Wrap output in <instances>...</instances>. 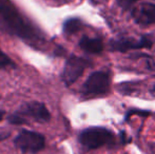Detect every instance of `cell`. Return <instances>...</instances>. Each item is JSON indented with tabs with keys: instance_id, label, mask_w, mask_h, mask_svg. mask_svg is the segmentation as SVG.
<instances>
[{
	"instance_id": "1",
	"label": "cell",
	"mask_w": 155,
	"mask_h": 154,
	"mask_svg": "<svg viewBox=\"0 0 155 154\" xmlns=\"http://www.w3.org/2000/svg\"><path fill=\"white\" fill-rule=\"evenodd\" d=\"M0 27L8 33L31 43L42 41L41 34L25 20L8 0H0Z\"/></svg>"
},
{
	"instance_id": "2",
	"label": "cell",
	"mask_w": 155,
	"mask_h": 154,
	"mask_svg": "<svg viewBox=\"0 0 155 154\" xmlns=\"http://www.w3.org/2000/svg\"><path fill=\"white\" fill-rule=\"evenodd\" d=\"M78 142L86 150H96L101 147L112 148L116 138L111 130L104 127H90L82 130L78 135Z\"/></svg>"
},
{
	"instance_id": "3",
	"label": "cell",
	"mask_w": 155,
	"mask_h": 154,
	"mask_svg": "<svg viewBox=\"0 0 155 154\" xmlns=\"http://www.w3.org/2000/svg\"><path fill=\"white\" fill-rule=\"evenodd\" d=\"M14 145L23 154H35L45 149V137L38 132L22 130L15 137Z\"/></svg>"
},
{
	"instance_id": "4",
	"label": "cell",
	"mask_w": 155,
	"mask_h": 154,
	"mask_svg": "<svg viewBox=\"0 0 155 154\" xmlns=\"http://www.w3.org/2000/svg\"><path fill=\"white\" fill-rule=\"evenodd\" d=\"M92 66L89 59L78 56H71L65 62L62 72V80L67 86H71L84 73V69Z\"/></svg>"
},
{
	"instance_id": "5",
	"label": "cell",
	"mask_w": 155,
	"mask_h": 154,
	"mask_svg": "<svg viewBox=\"0 0 155 154\" xmlns=\"http://www.w3.org/2000/svg\"><path fill=\"white\" fill-rule=\"evenodd\" d=\"M16 113L22 116L27 121L28 117L37 123H48L51 119L49 110L42 103H39V101H31V103H25Z\"/></svg>"
},
{
	"instance_id": "6",
	"label": "cell",
	"mask_w": 155,
	"mask_h": 154,
	"mask_svg": "<svg viewBox=\"0 0 155 154\" xmlns=\"http://www.w3.org/2000/svg\"><path fill=\"white\" fill-rule=\"evenodd\" d=\"M110 88V78L106 72L98 71L94 72L84 84V91L89 94H104L109 91Z\"/></svg>"
},
{
	"instance_id": "7",
	"label": "cell",
	"mask_w": 155,
	"mask_h": 154,
	"mask_svg": "<svg viewBox=\"0 0 155 154\" xmlns=\"http://www.w3.org/2000/svg\"><path fill=\"white\" fill-rule=\"evenodd\" d=\"M152 47V41L147 37H141L138 40L128 37H119L112 39L110 41L111 51L127 52L129 50L137 49H150Z\"/></svg>"
},
{
	"instance_id": "8",
	"label": "cell",
	"mask_w": 155,
	"mask_h": 154,
	"mask_svg": "<svg viewBox=\"0 0 155 154\" xmlns=\"http://www.w3.org/2000/svg\"><path fill=\"white\" fill-rule=\"evenodd\" d=\"M132 17L138 25H153L155 23V3L146 2L133 8Z\"/></svg>"
},
{
	"instance_id": "9",
	"label": "cell",
	"mask_w": 155,
	"mask_h": 154,
	"mask_svg": "<svg viewBox=\"0 0 155 154\" xmlns=\"http://www.w3.org/2000/svg\"><path fill=\"white\" fill-rule=\"evenodd\" d=\"M79 47L88 53L98 54L104 50V43L98 38H90L84 36L80 39Z\"/></svg>"
},
{
	"instance_id": "10",
	"label": "cell",
	"mask_w": 155,
	"mask_h": 154,
	"mask_svg": "<svg viewBox=\"0 0 155 154\" xmlns=\"http://www.w3.org/2000/svg\"><path fill=\"white\" fill-rule=\"evenodd\" d=\"M82 27V23L79 19L77 18H71L69 20H67L63 25V32L65 34H74L76 32H78Z\"/></svg>"
},
{
	"instance_id": "11",
	"label": "cell",
	"mask_w": 155,
	"mask_h": 154,
	"mask_svg": "<svg viewBox=\"0 0 155 154\" xmlns=\"http://www.w3.org/2000/svg\"><path fill=\"white\" fill-rule=\"evenodd\" d=\"M8 67H15V64L12 61L6 54H4L0 49V69H5Z\"/></svg>"
},
{
	"instance_id": "12",
	"label": "cell",
	"mask_w": 155,
	"mask_h": 154,
	"mask_svg": "<svg viewBox=\"0 0 155 154\" xmlns=\"http://www.w3.org/2000/svg\"><path fill=\"white\" fill-rule=\"evenodd\" d=\"M8 121L10 123H12V125H23V123H28V121L21 115H19L18 113H14L8 116Z\"/></svg>"
},
{
	"instance_id": "13",
	"label": "cell",
	"mask_w": 155,
	"mask_h": 154,
	"mask_svg": "<svg viewBox=\"0 0 155 154\" xmlns=\"http://www.w3.org/2000/svg\"><path fill=\"white\" fill-rule=\"evenodd\" d=\"M133 114H137V115H140L143 117H147L150 115V112L149 111H143V110H130V111L127 112L126 114V119H128L130 116H132Z\"/></svg>"
},
{
	"instance_id": "14",
	"label": "cell",
	"mask_w": 155,
	"mask_h": 154,
	"mask_svg": "<svg viewBox=\"0 0 155 154\" xmlns=\"http://www.w3.org/2000/svg\"><path fill=\"white\" fill-rule=\"evenodd\" d=\"M136 1H138V0H117V3L119 6L126 10V8H130L131 5H133Z\"/></svg>"
},
{
	"instance_id": "15",
	"label": "cell",
	"mask_w": 155,
	"mask_h": 154,
	"mask_svg": "<svg viewBox=\"0 0 155 154\" xmlns=\"http://www.w3.org/2000/svg\"><path fill=\"white\" fill-rule=\"evenodd\" d=\"M120 138H121V144H123V145L129 144V143L131 142L130 139H127L126 132H124V131H121V133H120Z\"/></svg>"
},
{
	"instance_id": "16",
	"label": "cell",
	"mask_w": 155,
	"mask_h": 154,
	"mask_svg": "<svg viewBox=\"0 0 155 154\" xmlns=\"http://www.w3.org/2000/svg\"><path fill=\"white\" fill-rule=\"evenodd\" d=\"M150 149H151L152 153L155 154V143H153V144H151V145H150Z\"/></svg>"
},
{
	"instance_id": "17",
	"label": "cell",
	"mask_w": 155,
	"mask_h": 154,
	"mask_svg": "<svg viewBox=\"0 0 155 154\" xmlns=\"http://www.w3.org/2000/svg\"><path fill=\"white\" fill-rule=\"evenodd\" d=\"M4 115H5V112L0 110V120H2V119L4 118Z\"/></svg>"
},
{
	"instance_id": "18",
	"label": "cell",
	"mask_w": 155,
	"mask_h": 154,
	"mask_svg": "<svg viewBox=\"0 0 155 154\" xmlns=\"http://www.w3.org/2000/svg\"><path fill=\"white\" fill-rule=\"evenodd\" d=\"M153 91H154V92H155V86L153 87Z\"/></svg>"
}]
</instances>
